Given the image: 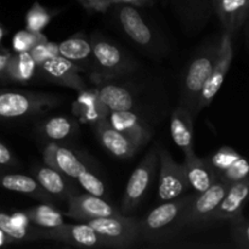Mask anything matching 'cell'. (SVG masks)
Instances as JSON below:
<instances>
[{
  "mask_svg": "<svg viewBox=\"0 0 249 249\" xmlns=\"http://www.w3.org/2000/svg\"><path fill=\"white\" fill-rule=\"evenodd\" d=\"M111 9L122 31L133 43L152 56H164L168 50L167 43L138 6L118 4Z\"/></svg>",
  "mask_w": 249,
  "mask_h": 249,
  "instance_id": "cell-1",
  "label": "cell"
},
{
  "mask_svg": "<svg viewBox=\"0 0 249 249\" xmlns=\"http://www.w3.org/2000/svg\"><path fill=\"white\" fill-rule=\"evenodd\" d=\"M219 45H220V38L213 39L207 43L191 58L182 74L180 105L189 109L194 117L199 95L215 63Z\"/></svg>",
  "mask_w": 249,
  "mask_h": 249,
  "instance_id": "cell-2",
  "label": "cell"
},
{
  "mask_svg": "<svg viewBox=\"0 0 249 249\" xmlns=\"http://www.w3.org/2000/svg\"><path fill=\"white\" fill-rule=\"evenodd\" d=\"M94 53V72L90 77L97 83L107 82L133 72L136 62L117 44L100 34L90 36Z\"/></svg>",
  "mask_w": 249,
  "mask_h": 249,
  "instance_id": "cell-3",
  "label": "cell"
},
{
  "mask_svg": "<svg viewBox=\"0 0 249 249\" xmlns=\"http://www.w3.org/2000/svg\"><path fill=\"white\" fill-rule=\"evenodd\" d=\"M55 95L32 91H0V119H24L38 117L57 106Z\"/></svg>",
  "mask_w": 249,
  "mask_h": 249,
  "instance_id": "cell-4",
  "label": "cell"
},
{
  "mask_svg": "<svg viewBox=\"0 0 249 249\" xmlns=\"http://www.w3.org/2000/svg\"><path fill=\"white\" fill-rule=\"evenodd\" d=\"M229 186L230 185L218 180L202 194H194L180 214L178 228H202L214 223L215 212Z\"/></svg>",
  "mask_w": 249,
  "mask_h": 249,
  "instance_id": "cell-5",
  "label": "cell"
},
{
  "mask_svg": "<svg viewBox=\"0 0 249 249\" xmlns=\"http://www.w3.org/2000/svg\"><path fill=\"white\" fill-rule=\"evenodd\" d=\"M158 148L153 147L146 153L129 178L121 206V213L123 215L133 213L143 201L148 190L152 186L158 172Z\"/></svg>",
  "mask_w": 249,
  "mask_h": 249,
  "instance_id": "cell-6",
  "label": "cell"
},
{
  "mask_svg": "<svg viewBox=\"0 0 249 249\" xmlns=\"http://www.w3.org/2000/svg\"><path fill=\"white\" fill-rule=\"evenodd\" d=\"M87 224L108 242L109 247H131L141 236L140 221L123 214L92 219Z\"/></svg>",
  "mask_w": 249,
  "mask_h": 249,
  "instance_id": "cell-7",
  "label": "cell"
},
{
  "mask_svg": "<svg viewBox=\"0 0 249 249\" xmlns=\"http://www.w3.org/2000/svg\"><path fill=\"white\" fill-rule=\"evenodd\" d=\"M194 194L180 196L172 201L160 202L158 207L150 212L140 221L141 236L146 238H155L162 236L167 231L178 229V220L182 209L185 208Z\"/></svg>",
  "mask_w": 249,
  "mask_h": 249,
  "instance_id": "cell-8",
  "label": "cell"
},
{
  "mask_svg": "<svg viewBox=\"0 0 249 249\" xmlns=\"http://www.w3.org/2000/svg\"><path fill=\"white\" fill-rule=\"evenodd\" d=\"M158 201H172L187 194V191H190V185L184 163L181 164L175 162L167 150H158Z\"/></svg>",
  "mask_w": 249,
  "mask_h": 249,
  "instance_id": "cell-9",
  "label": "cell"
},
{
  "mask_svg": "<svg viewBox=\"0 0 249 249\" xmlns=\"http://www.w3.org/2000/svg\"><path fill=\"white\" fill-rule=\"evenodd\" d=\"M233 58V44H232V34L224 32L220 36V45H219L218 56H216L215 63H214L212 72L202 89L199 95L198 102H197L196 109H195V116L201 113V111L212 104L213 99L218 91L220 90L226 74L231 67Z\"/></svg>",
  "mask_w": 249,
  "mask_h": 249,
  "instance_id": "cell-10",
  "label": "cell"
},
{
  "mask_svg": "<svg viewBox=\"0 0 249 249\" xmlns=\"http://www.w3.org/2000/svg\"><path fill=\"white\" fill-rule=\"evenodd\" d=\"M41 238L82 248L109 247L108 242L87 223L61 224L57 228L40 229Z\"/></svg>",
  "mask_w": 249,
  "mask_h": 249,
  "instance_id": "cell-11",
  "label": "cell"
},
{
  "mask_svg": "<svg viewBox=\"0 0 249 249\" xmlns=\"http://www.w3.org/2000/svg\"><path fill=\"white\" fill-rule=\"evenodd\" d=\"M66 201H67L66 215L74 220L82 221V223H88L92 219L122 214L121 211L111 206L102 197L94 196V195L87 194V192L82 195H71Z\"/></svg>",
  "mask_w": 249,
  "mask_h": 249,
  "instance_id": "cell-12",
  "label": "cell"
},
{
  "mask_svg": "<svg viewBox=\"0 0 249 249\" xmlns=\"http://www.w3.org/2000/svg\"><path fill=\"white\" fill-rule=\"evenodd\" d=\"M36 74L40 75L46 82L62 85L77 91H82L87 88L80 75V68L61 55L39 65Z\"/></svg>",
  "mask_w": 249,
  "mask_h": 249,
  "instance_id": "cell-13",
  "label": "cell"
},
{
  "mask_svg": "<svg viewBox=\"0 0 249 249\" xmlns=\"http://www.w3.org/2000/svg\"><path fill=\"white\" fill-rule=\"evenodd\" d=\"M94 130L100 143L111 155L119 160H128L133 157L141 148L129 136L113 128L107 118L101 119L96 124H94Z\"/></svg>",
  "mask_w": 249,
  "mask_h": 249,
  "instance_id": "cell-14",
  "label": "cell"
},
{
  "mask_svg": "<svg viewBox=\"0 0 249 249\" xmlns=\"http://www.w3.org/2000/svg\"><path fill=\"white\" fill-rule=\"evenodd\" d=\"M185 31L196 34L204 28L214 12L213 0H172Z\"/></svg>",
  "mask_w": 249,
  "mask_h": 249,
  "instance_id": "cell-15",
  "label": "cell"
},
{
  "mask_svg": "<svg viewBox=\"0 0 249 249\" xmlns=\"http://www.w3.org/2000/svg\"><path fill=\"white\" fill-rule=\"evenodd\" d=\"M107 119L113 128L129 136L140 147L150 142L152 139V129L136 112H109Z\"/></svg>",
  "mask_w": 249,
  "mask_h": 249,
  "instance_id": "cell-16",
  "label": "cell"
},
{
  "mask_svg": "<svg viewBox=\"0 0 249 249\" xmlns=\"http://www.w3.org/2000/svg\"><path fill=\"white\" fill-rule=\"evenodd\" d=\"M249 201V178L231 184L221 199L214 215L216 221H232L242 216L243 209Z\"/></svg>",
  "mask_w": 249,
  "mask_h": 249,
  "instance_id": "cell-17",
  "label": "cell"
},
{
  "mask_svg": "<svg viewBox=\"0 0 249 249\" xmlns=\"http://www.w3.org/2000/svg\"><path fill=\"white\" fill-rule=\"evenodd\" d=\"M43 160L46 165L62 173L71 180H75L78 174L87 167V164H84L73 151L63 146H58L55 142L49 143L44 148Z\"/></svg>",
  "mask_w": 249,
  "mask_h": 249,
  "instance_id": "cell-18",
  "label": "cell"
},
{
  "mask_svg": "<svg viewBox=\"0 0 249 249\" xmlns=\"http://www.w3.org/2000/svg\"><path fill=\"white\" fill-rule=\"evenodd\" d=\"M184 165L190 190H192L195 195L202 194L218 181V174L211 163L207 158L197 157L195 152L185 156Z\"/></svg>",
  "mask_w": 249,
  "mask_h": 249,
  "instance_id": "cell-19",
  "label": "cell"
},
{
  "mask_svg": "<svg viewBox=\"0 0 249 249\" xmlns=\"http://www.w3.org/2000/svg\"><path fill=\"white\" fill-rule=\"evenodd\" d=\"M58 53L62 57L75 63L80 71H87L89 75L94 72V53L88 36L77 34L61 41L58 44Z\"/></svg>",
  "mask_w": 249,
  "mask_h": 249,
  "instance_id": "cell-20",
  "label": "cell"
},
{
  "mask_svg": "<svg viewBox=\"0 0 249 249\" xmlns=\"http://www.w3.org/2000/svg\"><path fill=\"white\" fill-rule=\"evenodd\" d=\"M170 135L175 145L184 151L185 156L194 153V116L179 105L170 117Z\"/></svg>",
  "mask_w": 249,
  "mask_h": 249,
  "instance_id": "cell-21",
  "label": "cell"
},
{
  "mask_svg": "<svg viewBox=\"0 0 249 249\" xmlns=\"http://www.w3.org/2000/svg\"><path fill=\"white\" fill-rule=\"evenodd\" d=\"M214 14L219 17L224 32L236 33L249 16V0H216Z\"/></svg>",
  "mask_w": 249,
  "mask_h": 249,
  "instance_id": "cell-22",
  "label": "cell"
},
{
  "mask_svg": "<svg viewBox=\"0 0 249 249\" xmlns=\"http://www.w3.org/2000/svg\"><path fill=\"white\" fill-rule=\"evenodd\" d=\"M33 173L34 179L39 182V185L55 198L66 201L68 196L77 194V191H74L73 189L72 184L68 181L70 178L49 165H39L34 169Z\"/></svg>",
  "mask_w": 249,
  "mask_h": 249,
  "instance_id": "cell-23",
  "label": "cell"
},
{
  "mask_svg": "<svg viewBox=\"0 0 249 249\" xmlns=\"http://www.w3.org/2000/svg\"><path fill=\"white\" fill-rule=\"evenodd\" d=\"M0 186L9 191L31 196L44 203L53 204L55 197L45 191L34 178L23 174H0Z\"/></svg>",
  "mask_w": 249,
  "mask_h": 249,
  "instance_id": "cell-24",
  "label": "cell"
},
{
  "mask_svg": "<svg viewBox=\"0 0 249 249\" xmlns=\"http://www.w3.org/2000/svg\"><path fill=\"white\" fill-rule=\"evenodd\" d=\"M97 97L109 112L133 111L136 106L135 96L133 92L122 85H101L97 90Z\"/></svg>",
  "mask_w": 249,
  "mask_h": 249,
  "instance_id": "cell-25",
  "label": "cell"
},
{
  "mask_svg": "<svg viewBox=\"0 0 249 249\" xmlns=\"http://www.w3.org/2000/svg\"><path fill=\"white\" fill-rule=\"evenodd\" d=\"M78 124L68 117H51L46 119L39 126V134L51 142H60L68 140L75 135Z\"/></svg>",
  "mask_w": 249,
  "mask_h": 249,
  "instance_id": "cell-26",
  "label": "cell"
},
{
  "mask_svg": "<svg viewBox=\"0 0 249 249\" xmlns=\"http://www.w3.org/2000/svg\"><path fill=\"white\" fill-rule=\"evenodd\" d=\"M36 70H38V66L29 51L17 53L16 55H11L4 78L12 82L27 83L32 78H34V75L36 74Z\"/></svg>",
  "mask_w": 249,
  "mask_h": 249,
  "instance_id": "cell-27",
  "label": "cell"
},
{
  "mask_svg": "<svg viewBox=\"0 0 249 249\" xmlns=\"http://www.w3.org/2000/svg\"><path fill=\"white\" fill-rule=\"evenodd\" d=\"M24 213L27 214L32 224L39 226L40 229L57 228L61 224L65 223L62 214L49 203L32 207V208L27 209Z\"/></svg>",
  "mask_w": 249,
  "mask_h": 249,
  "instance_id": "cell-28",
  "label": "cell"
},
{
  "mask_svg": "<svg viewBox=\"0 0 249 249\" xmlns=\"http://www.w3.org/2000/svg\"><path fill=\"white\" fill-rule=\"evenodd\" d=\"M0 230L9 236L12 241H36L41 238L40 229H23L12 221L11 215L0 213Z\"/></svg>",
  "mask_w": 249,
  "mask_h": 249,
  "instance_id": "cell-29",
  "label": "cell"
},
{
  "mask_svg": "<svg viewBox=\"0 0 249 249\" xmlns=\"http://www.w3.org/2000/svg\"><path fill=\"white\" fill-rule=\"evenodd\" d=\"M56 14H57V11H55V10L48 9V7L43 6L38 1H36L26 14L27 29L32 32H41L48 26L49 22Z\"/></svg>",
  "mask_w": 249,
  "mask_h": 249,
  "instance_id": "cell-30",
  "label": "cell"
},
{
  "mask_svg": "<svg viewBox=\"0 0 249 249\" xmlns=\"http://www.w3.org/2000/svg\"><path fill=\"white\" fill-rule=\"evenodd\" d=\"M75 180H77L79 186L82 187L87 194L94 195V196L97 197H102V198L106 196V187H105V184L101 181V179H100L94 172H91L88 167H85L84 169L78 174Z\"/></svg>",
  "mask_w": 249,
  "mask_h": 249,
  "instance_id": "cell-31",
  "label": "cell"
},
{
  "mask_svg": "<svg viewBox=\"0 0 249 249\" xmlns=\"http://www.w3.org/2000/svg\"><path fill=\"white\" fill-rule=\"evenodd\" d=\"M48 41L46 36L41 32H32L28 29L19 31L15 34L12 39V45L16 53H24L33 49L38 44Z\"/></svg>",
  "mask_w": 249,
  "mask_h": 249,
  "instance_id": "cell-32",
  "label": "cell"
},
{
  "mask_svg": "<svg viewBox=\"0 0 249 249\" xmlns=\"http://www.w3.org/2000/svg\"><path fill=\"white\" fill-rule=\"evenodd\" d=\"M249 178V162L241 156L236 162H233L230 167L218 175V180H221L225 184L231 185L241 180Z\"/></svg>",
  "mask_w": 249,
  "mask_h": 249,
  "instance_id": "cell-33",
  "label": "cell"
},
{
  "mask_svg": "<svg viewBox=\"0 0 249 249\" xmlns=\"http://www.w3.org/2000/svg\"><path fill=\"white\" fill-rule=\"evenodd\" d=\"M241 157L240 153L236 150L231 147H221L216 151L215 153H213L212 156H209L207 158L209 163H211L212 167L214 168V170L216 172V174H220L224 170L228 169L233 162L238 160Z\"/></svg>",
  "mask_w": 249,
  "mask_h": 249,
  "instance_id": "cell-34",
  "label": "cell"
},
{
  "mask_svg": "<svg viewBox=\"0 0 249 249\" xmlns=\"http://www.w3.org/2000/svg\"><path fill=\"white\" fill-rule=\"evenodd\" d=\"M231 236L238 247L249 248V220L242 215L231 221Z\"/></svg>",
  "mask_w": 249,
  "mask_h": 249,
  "instance_id": "cell-35",
  "label": "cell"
},
{
  "mask_svg": "<svg viewBox=\"0 0 249 249\" xmlns=\"http://www.w3.org/2000/svg\"><path fill=\"white\" fill-rule=\"evenodd\" d=\"M29 53L32 55L33 60L36 61V66H39L43 62H45V61L60 55V53H58V44L51 43V41L48 40L45 43L38 44V45L34 46L33 49L29 50Z\"/></svg>",
  "mask_w": 249,
  "mask_h": 249,
  "instance_id": "cell-36",
  "label": "cell"
},
{
  "mask_svg": "<svg viewBox=\"0 0 249 249\" xmlns=\"http://www.w3.org/2000/svg\"><path fill=\"white\" fill-rule=\"evenodd\" d=\"M118 4L134 5V6L143 7V6H151V5H153L155 4V0H107L106 10L111 9L112 6Z\"/></svg>",
  "mask_w": 249,
  "mask_h": 249,
  "instance_id": "cell-37",
  "label": "cell"
},
{
  "mask_svg": "<svg viewBox=\"0 0 249 249\" xmlns=\"http://www.w3.org/2000/svg\"><path fill=\"white\" fill-rule=\"evenodd\" d=\"M0 165H5V167H14L17 165L16 158L14 157L11 151L9 150L7 146L0 142Z\"/></svg>",
  "mask_w": 249,
  "mask_h": 249,
  "instance_id": "cell-38",
  "label": "cell"
},
{
  "mask_svg": "<svg viewBox=\"0 0 249 249\" xmlns=\"http://www.w3.org/2000/svg\"><path fill=\"white\" fill-rule=\"evenodd\" d=\"M79 1L87 9L95 10V11H106L107 0H79Z\"/></svg>",
  "mask_w": 249,
  "mask_h": 249,
  "instance_id": "cell-39",
  "label": "cell"
},
{
  "mask_svg": "<svg viewBox=\"0 0 249 249\" xmlns=\"http://www.w3.org/2000/svg\"><path fill=\"white\" fill-rule=\"evenodd\" d=\"M11 219L12 221H14L16 225L21 226V228L23 229H31L29 228V224H31V221H29L28 216H27V214L24 213V212H19V213H15L11 215Z\"/></svg>",
  "mask_w": 249,
  "mask_h": 249,
  "instance_id": "cell-40",
  "label": "cell"
},
{
  "mask_svg": "<svg viewBox=\"0 0 249 249\" xmlns=\"http://www.w3.org/2000/svg\"><path fill=\"white\" fill-rule=\"evenodd\" d=\"M10 58H11L10 53H0V77H5V72H6Z\"/></svg>",
  "mask_w": 249,
  "mask_h": 249,
  "instance_id": "cell-41",
  "label": "cell"
},
{
  "mask_svg": "<svg viewBox=\"0 0 249 249\" xmlns=\"http://www.w3.org/2000/svg\"><path fill=\"white\" fill-rule=\"evenodd\" d=\"M10 240H11V238H10L9 236H7V235H5V233L2 232L1 230H0V246L5 245V243L9 242Z\"/></svg>",
  "mask_w": 249,
  "mask_h": 249,
  "instance_id": "cell-42",
  "label": "cell"
},
{
  "mask_svg": "<svg viewBox=\"0 0 249 249\" xmlns=\"http://www.w3.org/2000/svg\"><path fill=\"white\" fill-rule=\"evenodd\" d=\"M1 38H2V28L0 27V40H1Z\"/></svg>",
  "mask_w": 249,
  "mask_h": 249,
  "instance_id": "cell-43",
  "label": "cell"
},
{
  "mask_svg": "<svg viewBox=\"0 0 249 249\" xmlns=\"http://www.w3.org/2000/svg\"><path fill=\"white\" fill-rule=\"evenodd\" d=\"M215 1H216V0H213V4H215Z\"/></svg>",
  "mask_w": 249,
  "mask_h": 249,
  "instance_id": "cell-44",
  "label": "cell"
},
{
  "mask_svg": "<svg viewBox=\"0 0 249 249\" xmlns=\"http://www.w3.org/2000/svg\"><path fill=\"white\" fill-rule=\"evenodd\" d=\"M168 1H172V0H168Z\"/></svg>",
  "mask_w": 249,
  "mask_h": 249,
  "instance_id": "cell-45",
  "label": "cell"
}]
</instances>
